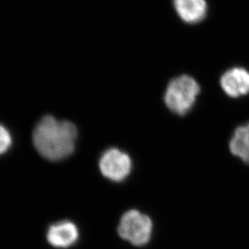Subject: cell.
<instances>
[{"label":"cell","mask_w":249,"mask_h":249,"mask_svg":"<svg viewBox=\"0 0 249 249\" xmlns=\"http://www.w3.org/2000/svg\"><path fill=\"white\" fill-rule=\"evenodd\" d=\"M78 228L71 221H61L50 226L48 229V242L56 249H67L74 245L78 239Z\"/></svg>","instance_id":"cell-6"},{"label":"cell","mask_w":249,"mask_h":249,"mask_svg":"<svg viewBox=\"0 0 249 249\" xmlns=\"http://www.w3.org/2000/svg\"><path fill=\"white\" fill-rule=\"evenodd\" d=\"M173 3L177 14L186 24H198L207 17L206 0H173Z\"/></svg>","instance_id":"cell-7"},{"label":"cell","mask_w":249,"mask_h":249,"mask_svg":"<svg viewBox=\"0 0 249 249\" xmlns=\"http://www.w3.org/2000/svg\"><path fill=\"white\" fill-rule=\"evenodd\" d=\"M199 93V84L195 78L189 75L178 76L167 86L164 102L169 111L182 116L193 108Z\"/></svg>","instance_id":"cell-2"},{"label":"cell","mask_w":249,"mask_h":249,"mask_svg":"<svg viewBox=\"0 0 249 249\" xmlns=\"http://www.w3.org/2000/svg\"><path fill=\"white\" fill-rule=\"evenodd\" d=\"M244 128H245V132H247V134L249 135V123L243 125Z\"/></svg>","instance_id":"cell-10"},{"label":"cell","mask_w":249,"mask_h":249,"mask_svg":"<svg viewBox=\"0 0 249 249\" xmlns=\"http://www.w3.org/2000/svg\"><path fill=\"white\" fill-rule=\"evenodd\" d=\"M153 224L150 218L137 210H130L123 214L118 226L120 237L137 247L149 242Z\"/></svg>","instance_id":"cell-3"},{"label":"cell","mask_w":249,"mask_h":249,"mask_svg":"<svg viewBox=\"0 0 249 249\" xmlns=\"http://www.w3.org/2000/svg\"><path fill=\"white\" fill-rule=\"evenodd\" d=\"M99 165L106 178L116 182L127 178L132 168L129 155L116 148L107 149L102 155Z\"/></svg>","instance_id":"cell-4"},{"label":"cell","mask_w":249,"mask_h":249,"mask_svg":"<svg viewBox=\"0 0 249 249\" xmlns=\"http://www.w3.org/2000/svg\"><path fill=\"white\" fill-rule=\"evenodd\" d=\"M223 92L231 98H240L249 94V71L243 67L228 70L220 78Z\"/></svg>","instance_id":"cell-5"},{"label":"cell","mask_w":249,"mask_h":249,"mask_svg":"<svg viewBox=\"0 0 249 249\" xmlns=\"http://www.w3.org/2000/svg\"><path fill=\"white\" fill-rule=\"evenodd\" d=\"M229 149L233 155L249 165V137L243 125L235 130L229 142Z\"/></svg>","instance_id":"cell-8"},{"label":"cell","mask_w":249,"mask_h":249,"mask_svg":"<svg viewBox=\"0 0 249 249\" xmlns=\"http://www.w3.org/2000/svg\"><path fill=\"white\" fill-rule=\"evenodd\" d=\"M12 144V135L3 125L0 124V155L7 153Z\"/></svg>","instance_id":"cell-9"},{"label":"cell","mask_w":249,"mask_h":249,"mask_svg":"<svg viewBox=\"0 0 249 249\" xmlns=\"http://www.w3.org/2000/svg\"><path fill=\"white\" fill-rule=\"evenodd\" d=\"M78 130L73 123L46 115L33 131V144L43 158L58 161L68 158L75 148Z\"/></svg>","instance_id":"cell-1"}]
</instances>
